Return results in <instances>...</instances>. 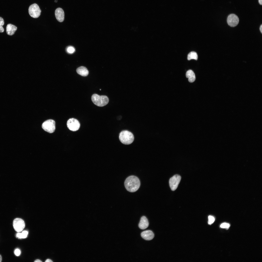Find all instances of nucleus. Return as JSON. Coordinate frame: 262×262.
Listing matches in <instances>:
<instances>
[{
	"instance_id": "1",
	"label": "nucleus",
	"mask_w": 262,
	"mask_h": 262,
	"mask_svg": "<svg viewBox=\"0 0 262 262\" xmlns=\"http://www.w3.org/2000/svg\"><path fill=\"white\" fill-rule=\"evenodd\" d=\"M124 184L127 190L130 192H134L137 191L140 186L139 179L136 176L131 175L128 177L125 180Z\"/></svg>"
},
{
	"instance_id": "2",
	"label": "nucleus",
	"mask_w": 262,
	"mask_h": 262,
	"mask_svg": "<svg viewBox=\"0 0 262 262\" xmlns=\"http://www.w3.org/2000/svg\"><path fill=\"white\" fill-rule=\"evenodd\" d=\"M119 138L120 141L125 145L131 144L134 140L133 134L127 130H123L121 131L119 134Z\"/></svg>"
},
{
	"instance_id": "3",
	"label": "nucleus",
	"mask_w": 262,
	"mask_h": 262,
	"mask_svg": "<svg viewBox=\"0 0 262 262\" xmlns=\"http://www.w3.org/2000/svg\"><path fill=\"white\" fill-rule=\"evenodd\" d=\"M91 100L96 105L102 107L106 105L109 101V98L105 95L100 96L97 94H94L91 96Z\"/></svg>"
},
{
	"instance_id": "4",
	"label": "nucleus",
	"mask_w": 262,
	"mask_h": 262,
	"mask_svg": "<svg viewBox=\"0 0 262 262\" xmlns=\"http://www.w3.org/2000/svg\"><path fill=\"white\" fill-rule=\"evenodd\" d=\"M42 127L45 131L49 133H52L55 131V122L52 119L47 120L43 123Z\"/></svg>"
},
{
	"instance_id": "5",
	"label": "nucleus",
	"mask_w": 262,
	"mask_h": 262,
	"mask_svg": "<svg viewBox=\"0 0 262 262\" xmlns=\"http://www.w3.org/2000/svg\"><path fill=\"white\" fill-rule=\"evenodd\" d=\"M28 11L30 16L35 18L39 17L41 12V10L39 6L36 3L33 4L29 6Z\"/></svg>"
},
{
	"instance_id": "6",
	"label": "nucleus",
	"mask_w": 262,
	"mask_h": 262,
	"mask_svg": "<svg viewBox=\"0 0 262 262\" xmlns=\"http://www.w3.org/2000/svg\"><path fill=\"white\" fill-rule=\"evenodd\" d=\"M67 125L68 128L71 131H76L79 128L80 124L79 121L74 118L69 119L67 121Z\"/></svg>"
},
{
	"instance_id": "7",
	"label": "nucleus",
	"mask_w": 262,
	"mask_h": 262,
	"mask_svg": "<svg viewBox=\"0 0 262 262\" xmlns=\"http://www.w3.org/2000/svg\"><path fill=\"white\" fill-rule=\"evenodd\" d=\"M181 179V176L178 174L174 175L170 179L169 184L172 190L174 191L177 189Z\"/></svg>"
},
{
	"instance_id": "8",
	"label": "nucleus",
	"mask_w": 262,
	"mask_h": 262,
	"mask_svg": "<svg viewBox=\"0 0 262 262\" xmlns=\"http://www.w3.org/2000/svg\"><path fill=\"white\" fill-rule=\"evenodd\" d=\"M13 228L17 232L22 231L25 226V223L23 220L20 218H16L13 221Z\"/></svg>"
},
{
	"instance_id": "9",
	"label": "nucleus",
	"mask_w": 262,
	"mask_h": 262,
	"mask_svg": "<svg viewBox=\"0 0 262 262\" xmlns=\"http://www.w3.org/2000/svg\"><path fill=\"white\" fill-rule=\"evenodd\" d=\"M239 21L238 16L234 14L229 15L227 18V22L228 25L231 27L236 26L238 24Z\"/></svg>"
},
{
	"instance_id": "10",
	"label": "nucleus",
	"mask_w": 262,
	"mask_h": 262,
	"mask_svg": "<svg viewBox=\"0 0 262 262\" xmlns=\"http://www.w3.org/2000/svg\"><path fill=\"white\" fill-rule=\"evenodd\" d=\"M56 18L58 21L63 22L64 19V13L63 10L59 8L56 9L55 12Z\"/></svg>"
},
{
	"instance_id": "11",
	"label": "nucleus",
	"mask_w": 262,
	"mask_h": 262,
	"mask_svg": "<svg viewBox=\"0 0 262 262\" xmlns=\"http://www.w3.org/2000/svg\"><path fill=\"white\" fill-rule=\"evenodd\" d=\"M142 237L146 240H149L152 239L154 237L153 232L151 230H147L142 232L141 233Z\"/></svg>"
},
{
	"instance_id": "12",
	"label": "nucleus",
	"mask_w": 262,
	"mask_h": 262,
	"mask_svg": "<svg viewBox=\"0 0 262 262\" xmlns=\"http://www.w3.org/2000/svg\"><path fill=\"white\" fill-rule=\"evenodd\" d=\"M149 224V222L145 216H142L140 219L139 224V227L141 229H145L147 228Z\"/></svg>"
},
{
	"instance_id": "13",
	"label": "nucleus",
	"mask_w": 262,
	"mask_h": 262,
	"mask_svg": "<svg viewBox=\"0 0 262 262\" xmlns=\"http://www.w3.org/2000/svg\"><path fill=\"white\" fill-rule=\"evenodd\" d=\"M6 32L7 34L10 35H13L17 29V27L12 24H8L6 27Z\"/></svg>"
},
{
	"instance_id": "14",
	"label": "nucleus",
	"mask_w": 262,
	"mask_h": 262,
	"mask_svg": "<svg viewBox=\"0 0 262 262\" xmlns=\"http://www.w3.org/2000/svg\"><path fill=\"white\" fill-rule=\"evenodd\" d=\"M76 71L78 74L83 76H87L89 74V71L87 69L83 66L78 67Z\"/></svg>"
},
{
	"instance_id": "15",
	"label": "nucleus",
	"mask_w": 262,
	"mask_h": 262,
	"mask_svg": "<svg viewBox=\"0 0 262 262\" xmlns=\"http://www.w3.org/2000/svg\"><path fill=\"white\" fill-rule=\"evenodd\" d=\"M186 76L187 78H188V80L190 82H193L196 79L195 74L194 72L191 70H189L187 72Z\"/></svg>"
},
{
	"instance_id": "16",
	"label": "nucleus",
	"mask_w": 262,
	"mask_h": 262,
	"mask_svg": "<svg viewBox=\"0 0 262 262\" xmlns=\"http://www.w3.org/2000/svg\"><path fill=\"white\" fill-rule=\"evenodd\" d=\"M197 53L195 52H191L188 55L187 59L188 60H190L192 59L197 60Z\"/></svg>"
},
{
	"instance_id": "17",
	"label": "nucleus",
	"mask_w": 262,
	"mask_h": 262,
	"mask_svg": "<svg viewBox=\"0 0 262 262\" xmlns=\"http://www.w3.org/2000/svg\"><path fill=\"white\" fill-rule=\"evenodd\" d=\"M28 234V231L24 230L23 231L22 233H17L16 235V236L19 238H25L27 237Z\"/></svg>"
},
{
	"instance_id": "18",
	"label": "nucleus",
	"mask_w": 262,
	"mask_h": 262,
	"mask_svg": "<svg viewBox=\"0 0 262 262\" xmlns=\"http://www.w3.org/2000/svg\"><path fill=\"white\" fill-rule=\"evenodd\" d=\"M4 24V22L3 19L0 17V33H2L4 31V29L3 27V26Z\"/></svg>"
},
{
	"instance_id": "19",
	"label": "nucleus",
	"mask_w": 262,
	"mask_h": 262,
	"mask_svg": "<svg viewBox=\"0 0 262 262\" xmlns=\"http://www.w3.org/2000/svg\"><path fill=\"white\" fill-rule=\"evenodd\" d=\"M75 49L74 47L72 46H69L67 47L66 49L67 52L69 54H72L75 51Z\"/></svg>"
},
{
	"instance_id": "20",
	"label": "nucleus",
	"mask_w": 262,
	"mask_h": 262,
	"mask_svg": "<svg viewBox=\"0 0 262 262\" xmlns=\"http://www.w3.org/2000/svg\"><path fill=\"white\" fill-rule=\"evenodd\" d=\"M208 223L209 225H211L212 224L214 221L215 218L214 217L211 215H209L208 217Z\"/></svg>"
},
{
	"instance_id": "21",
	"label": "nucleus",
	"mask_w": 262,
	"mask_h": 262,
	"mask_svg": "<svg viewBox=\"0 0 262 262\" xmlns=\"http://www.w3.org/2000/svg\"><path fill=\"white\" fill-rule=\"evenodd\" d=\"M230 226V225L229 223H224L221 224L220 227L222 228H226L228 229Z\"/></svg>"
},
{
	"instance_id": "22",
	"label": "nucleus",
	"mask_w": 262,
	"mask_h": 262,
	"mask_svg": "<svg viewBox=\"0 0 262 262\" xmlns=\"http://www.w3.org/2000/svg\"><path fill=\"white\" fill-rule=\"evenodd\" d=\"M14 253L16 256H18L20 255L21 252L19 249H17L15 251Z\"/></svg>"
},
{
	"instance_id": "23",
	"label": "nucleus",
	"mask_w": 262,
	"mask_h": 262,
	"mask_svg": "<svg viewBox=\"0 0 262 262\" xmlns=\"http://www.w3.org/2000/svg\"><path fill=\"white\" fill-rule=\"evenodd\" d=\"M45 262H52V261L50 259H47Z\"/></svg>"
},
{
	"instance_id": "24",
	"label": "nucleus",
	"mask_w": 262,
	"mask_h": 262,
	"mask_svg": "<svg viewBox=\"0 0 262 262\" xmlns=\"http://www.w3.org/2000/svg\"><path fill=\"white\" fill-rule=\"evenodd\" d=\"M260 30L261 33H262V25H261L260 28Z\"/></svg>"
},
{
	"instance_id": "25",
	"label": "nucleus",
	"mask_w": 262,
	"mask_h": 262,
	"mask_svg": "<svg viewBox=\"0 0 262 262\" xmlns=\"http://www.w3.org/2000/svg\"><path fill=\"white\" fill-rule=\"evenodd\" d=\"M259 4L261 5H262V0H259Z\"/></svg>"
},
{
	"instance_id": "26",
	"label": "nucleus",
	"mask_w": 262,
	"mask_h": 262,
	"mask_svg": "<svg viewBox=\"0 0 262 262\" xmlns=\"http://www.w3.org/2000/svg\"><path fill=\"white\" fill-rule=\"evenodd\" d=\"M34 262H41L42 261H41L40 260H39L37 259V260H35L34 261Z\"/></svg>"
},
{
	"instance_id": "27",
	"label": "nucleus",
	"mask_w": 262,
	"mask_h": 262,
	"mask_svg": "<svg viewBox=\"0 0 262 262\" xmlns=\"http://www.w3.org/2000/svg\"><path fill=\"white\" fill-rule=\"evenodd\" d=\"M2 257L0 255V262H1L2 261Z\"/></svg>"
},
{
	"instance_id": "28",
	"label": "nucleus",
	"mask_w": 262,
	"mask_h": 262,
	"mask_svg": "<svg viewBox=\"0 0 262 262\" xmlns=\"http://www.w3.org/2000/svg\"><path fill=\"white\" fill-rule=\"evenodd\" d=\"M57 1H57V0H55L54 1H55V2H57Z\"/></svg>"
},
{
	"instance_id": "29",
	"label": "nucleus",
	"mask_w": 262,
	"mask_h": 262,
	"mask_svg": "<svg viewBox=\"0 0 262 262\" xmlns=\"http://www.w3.org/2000/svg\"><path fill=\"white\" fill-rule=\"evenodd\" d=\"M101 90V89H100V90Z\"/></svg>"
}]
</instances>
